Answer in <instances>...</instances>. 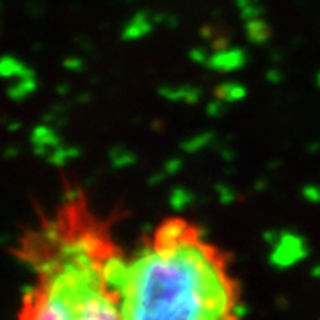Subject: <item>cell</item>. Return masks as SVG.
Here are the masks:
<instances>
[{
	"label": "cell",
	"instance_id": "6da1fadb",
	"mask_svg": "<svg viewBox=\"0 0 320 320\" xmlns=\"http://www.w3.org/2000/svg\"><path fill=\"white\" fill-rule=\"evenodd\" d=\"M14 256L30 271L18 320H121L119 274L126 251L80 187H66L18 238Z\"/></svg>",
	"mask_w": 320,
	"mask_h": 320
},
{
	"label": "cell",
	"instance_id": "7a4b0ae2",
	"mask_svg": "<svg viewBox=\"0 0 320 320\" xmlns=\"http://www.w3.org/2000/svg\"><path fill=\"white\" fill-rule=\"evenodd\" d=\"M121 320H242L228 256L203 230L167 217L126 253L119 274Z\"/></svg>",
	"mask_w": 320,
	"mask_h": 320
}]
</instances>
